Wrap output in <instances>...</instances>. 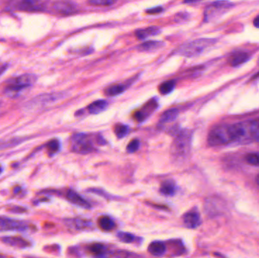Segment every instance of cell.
<instances>
[{
  "label": "cell",
  "instance_id": "cell-31",
  "mask_svg": "<svg viewBox=\"0 0 259 258\" xmlns=\"http://www.w3.org/2000/svg\"><path fill=\"white\" fill-rule=\"evenodd\" d=\"M253 139L259 144V118L252 120Z\"/></svg>",
  "mask_w": 259,
  "mask_h": 258
},
{
  "label": "cell",
  "instance_id": "cell-33",
  "mask_svg": "<svg viewBox=\"0 0 259 258\" xmlns=\"http://www.w3.org/2000/svg\"><path fill=\"white\" fill-rule=\"evenodd\" d=\"M114 1L112 0H93L90 1L89 3L93 5H100V6H109L114 3Z\"/></svg>",
  "mask_w": 259,
  "mask_h": 258
},
{
  "label": "cell",
  "instance_id": "cell-27",
  "mask_svg": "<svg viewBox=\"0 0 259 258\" xmlns=\"http://www.w3.org/2000/svg\"><path fill=\"white\" fill-rule=\"evenodd\" d=\"M117 237L121 242H124V243H131L135 240V236L128 232H119L117 234Z\"/></svg>",
  "mask_w": 259,
  "mask_h": 258
},
{
  "label": "cell",
  "instance_id": "cell-14",
  "mask_svg": "<svg viewBox=\"0 0 259 258\" xmlns=\"http://www.w3.org/2000/svg\"><path fill=\"white\" fill-rule=\"evenodd\" d=\"M2 241L4 243L6 244V245L17 247V248H20V249L27 248V247H29L30 245H31L29 242L21 237L8 236V237L2 238Z\"/></svg>",
  "mask_w": 259,
  "mask_h": 258
},
{
  "label": "cell",
  "instance_id": "cell-19",
  "mask_svg": "<svg viewBox=\"0 0 259 258\" xmlns=\"http://www.w3.org/2000/svg\"><path fill=\"white\" fill-rule=\"evenodd\" d=\"M160 192L167 196H172L176 192V185L172 181H166L161 184Z\"/></svg>",
  "mask_w": 259,
  "mask_h": 258
},
{
  "label": "cell",
  "instance_id": "cell-26",
  "mask_svg": "<svg viewBox=\"0 0 259 258\" xmlns=\"http://www.w3.org/2000/svg\"><path fill=\"white\" fill-rule=\"evenodd\" d=\"M129 132V127L124 124H117L114 127V133H115L116 137L118 139L123 138L127 135Z\"/></svg>",
  "mask_w": 259,
  "mask_h": 258
},
{
  "label": "cell",
  "instance_id": "cell-17",
  "mask_svg": "<svg viewBox=\"0 0 259 258\" xmlns=\"http://www.w3.org/2000/svg\"><path fill=\"white\" fill-rule=\"evenodd\" d=\"M109 107V103L105 100H97L93 102L87 108L90 114H98L106 111Z\"/></svg>",
  "mask_w": 259,
  "mask_h": 258
},
{
  "label": "cell",
  "instance_id": "cell-11",
  "mask_svg": "<svg viewBox=\"0 0 259 258\" xmlns=\"http://www.w3.org/2000/svg\"><path fill=\"white\" fill-rule=\"evenodd\" d=\"M157 107H158V103L155 99L150 100L148 103H147L144 107L141 109V110L139 111L136 112L135 117L136 120L139 122L144 121L147 120V117L156 110Z\"/></svg>",
  "mask_w": 259,
  "mask_h": 258
},
{
  "label": "cell",
  "instance_id": "cell-5",
  "mask_svg": "<svg viewBox=\"0 0 259 258\" xmlns=\"http://www.w3.org/2000/svg\"><path fill=\"white\" fill-rule=\"evenodd\" d=\"M175 140L172 146L173 154L181 158L189 153L192 133L187 130H178L174 133Z\"/></svg>",
  "mask_w": 259,
  "mask_h": 258
},
{
  "label": "cell",
  "instance_id": "cell-15",
  "mask_svg": "<svg viewBox=\"0 0 259 258\" xmlns=\"http://www.w3.org/2000/svg\"><path fill=\"white\" fill-rule=\"evenodd\" d=\"M148 251L153 256H162L166 252V245L162 242L155 241V242L150 244L148 248Z\"/></svg>",
  "mask_w": 259,
  "mask_h": 258
},
{
  "label": "cell",
  "instance_id": "cell-34",
  "mask_svg": "<svg viewBox=\"0 0 259 258\" xmlns=\"http://www.w3.org/2000/svg\"><path fill=\"white\" fill-rule=\"evenodd\" d=\"M163 8L161 7H156V8H149V9L147 10V13L151 14V15H154V14L161 13L162 12Z\"/></svg>",
  "mask_w": 259,
  "mask_h": 258
},
{
  "label": "cell",
  "instance_id": "cell-21",
  "mask_svg": "<svg viewBox=\"0 0 259 258\" xmlns=\"http://www.w3.org/2000/svg\"><path fill=\"white\" fill-rule=\"evenodd\" d=\"M248 59H249V54L243 52H236L234 55H232L230 65L233 67L240 66L247 62Z\"/></svg>",
  "mask_w": 259,
  "mask_h": 258
},
{
  "label": "cell",
  "instance_id": "cell-12",
  "mask_svg": "<svg viewBox=\"0 0 259 258\" xmlns=\"http://www.w3.org/2000/svg\"><path fill=\"white\" fill-rule=\"evenodd\" d=\"M53 12L62 15H69L76 12V5L73 2H66V1H58L52 2L50 6Z\"/></svg>",
  "mask_w": 259,
  "mask_h": 258
},
{
  "label": "cell",
  "instance_id": "cell-3",
  "mask_svg": "<svg viewBox=\"0 0 259 258\" xmlns=\"http://www.w3.org/2000/svg\"><path fill=\"white\" fill-rule=\"evenodd\" d=\"M36 80L37 77L35 74H26L21 75L18 77L10 80L5 86L4 91L5 94L9 96H18L25 89L33 86Z\"/></svg>",
  "mask_w": 259,
  "mask_h": 258
},
{
  "label": "cell",
  "instance_id": "cell-20",
  "mask_svg": "<svg viewBox=\"0 0 259 258\" xmlns=\"http://www.w3.org/2000/svg\"><path fill=\"white\" fill-rule=\"evenodd\" d=\"M178 114H179V111H178V109H169L161 114V118L159 120L160 123L165 124V123H171V122L176 120L177 117H178Z\"/></svg>",
  "mask_w": 259,
  "mask_h": 258
},
{
  "label": "cell",
  "instance_id": "cell-16",
  "mask_svg": "<svg viewBox=\"0 0 259 258\" xmlns=\"http://www.w3.org/2000/svg\"><path fill=\"white\" fill-rule=\"evenodd\" d=\"M161 33V30L158 27H149L144 29L139 30L136 32V36L139 39H144L149 37L156 36Z\"/></svg>",
  "mask_w": 259,
  "mask_h": 258
},
{
  "label": "cell",
  "instance_id": "cell-18",
  "mask_svg": "<svg viewBox=\"0 0 259 258\" xmlns=\"http://www.w3.org/2000/svg\"><path fill=\"white\" fill-rule=\"evenodd\" d=\"M164 46L163 42L160 41H148L144 42L137 46V49L141 52H148V51L155 50Z\"/></svg>",
  "mask_w": 259,
  "mask_h": 258
},
{
  "label": "cell",
  "instance_id": "cell-37",
  "mask_svg": "<svg viewBox=\"0 0 259 258\" xmlns=\"http://www.w3.org/2000/svg\"><path fill=\"white\" fill-rule=\"evenodd\" d=\"M256 183H257L258 185H259V174L256 177Z\"/></svg>",
  "mask_w": 259,
  "mask_h": 258
},
{
  "label": "cell",
  "instance_id": "cell-4",
  "mask_svg": "<svg viewBox=\"0 0 259 258\" xmlns=\"http://www.w3.org/2000/svg\"><path fill=\"white\" fill-rule=\"evenodd\" d=\"M213 42L212 39H200L186 42L180 46L175 50V54L183 55L185 57H195L196 55H200L206 48L209 47Z\"/></svg>",
  "mask_w": 259,
  "mask_h": 258
},
{
  "label": "cell",
  "instance_id": "cell-9",
  "mask_svg": "<svg viewBox=\"0 0 259 258\" xmlns=\"http://www.w3.org/2000/svg\"><path fill=\"white\" fill-rule=\"evenodd\" d=\"M230 3L225 2H216L212 3L206 8L205 12V19L206 21L213 19L215 17L224 12L225 10L230 8Z\"/></svg>",
  "mask_w": 259,
  "mask_h": 258
},
{
  "label": "cell",
  "instance_id": "cell-2",
  "mask_svg": "<svg viewBox=\"0 0 259 258\" xmlns=\"http://www.w3.org/2000/svg\"><path fill=\"white\" fill-rule=\"evenodd\" d=\"M234 142L233 126L222 124L214 127L208 137V143L212 147H219Z\"/></svg>",
  "mask_w": 259,
  "mask_h": 258
},
{
  "label": "cell",
  "instance_id": "cell-25",
  "mask_svg": "<svg viewBox=\"0 0 259 258\" xmlns=\"http://www.w3.org/2000/svg\"><path fill=\"white\" fill-rule=\"evenodd\" d=\"M175 81L174 80H168L161 83L159 86V92L162 95H168L175 89Z\"/></svg>",
  "mask_w": 259,
  "mask_h": 258
},
{
  "label": "cell",
  "instance_id": "cell-13",
  "mask_svg": "<svg viewBox=\"0 0 259 258\" xmlns=\"http://www.w3.org/2000/svg\"><path fill=\"white\" fill-rule=\"evenodd\" d=\"M68 200L71 201L72 203L74 204V205H77V206L81 207V208H85V209H89L91 208V205L89 203L88 201H86V199L80 196L78 193L76 192H74L72 190H69V192H67Z\"/></svg>",
  "mask_w": 259,
  "mask_h": 258
},
{
  "label": "cell",
  "instance_id": "cell-10",
  "mask_svg": "<svg viewBox=\"0 0 259 258\" xmlns=\"http://www.w3.org/2000/svg\"><path fill=\"white\" fill-rule=\"evenodd\" d=\"M183 221L186 227L189 229H196L202 223L200 215L196 210L188 211L183 217Z\"/></svg>",
  "mask_w": 259,
  "mask_h": 258
},
{
  "label": "cell",
  "instance_id": "cell-7",
  "mask_svg": "<svg viewBox=\"0 0 259 258\" xmlns=\"http://www.w3.org/2000/svg\"><path fill=\"white\" fill-rule=\"evenodd\" d=\"M31 228L32 227H31V225L24 221L7 218H0V232H5V231L24 232L31 229Z\"/></svg>",
  "mask_w": 259,
  "mask_h": 258
},
{
  "label": "cell",
  "instance_id": "cell-23",
  "mask_svg": "<svg viewBox=\"0 0 259 258\" xmlns=\"http://www.w3.org/2000/svg\"><path fill=\"white\" fill-rule=\"evenodd\" d=\"M71 225L74 226L76 229H87L89 228L93 227V223L90 221H86L82 219L70 220Z\"/></svg>",
  "mask_w": 259,
  "mask_h": 258
},
{
  "label": "cell",
  "instance_id": "cell-40",
  "mask_svg": "<svg viewBox=\"0 0 259 258\" xmlns=\"http://www.w3.org/2000/svg\"><path fill=\"white\" fill-rule=\"evenodd\" d=\"M0 258H1V256H0Z\"/></svg>",
  "mask_w": 259,
  "mask_h": 258
},
{
  "label": "cell",
  "instance_id": "cell-35",
  "mask_svg": "<svg viewBox=\"0 0 259 258\" xmlns=\"http://www.w3.org/2000/svg\"><path fill=\"white\" fill-rule=\"evenodd\" d=\"M254 25L255 27H256V28H259V15L255 18Z\"/></svg>",
  "mask_w": 259,
  "mask_h": 258
},
{
  "label": "cell",
  "instance_id": "cell-6",
  "mask_svg": "<svg viewBox=\"0 0 259 258\" xmlns=\"http://www.w3.org/2000/svg\"><path fill=\"white\" fill-rule=\"evenodd\" d=\"M233 131L234 142L240 143H249L253 141L252 120L233 124Z\"/></svg>",
  "mask_w": 259,
  "mask_h": 258
},
{
  "label": "cell",
  "instance_id": "cell-39",
  "mask_svg": "<svg viewBox=\"0 0 259 258\" xmlns=\"http://www.w3.org/2000/svg\"><path fill=\"white\" fill-rule=\"evenodd\" d=\"M258 63H259V62H258Z\"/></svg>",
  "mask_w": 259,
  "mask_h": 258
},
{
  "label": "cell",
  "instance_id": "cell-36",
  "mask_svg": "<svg viewBox=\"0 0 259 258\" xmlns=\"http://www.w3.org/2000/svg\"><path fill=\"white\" fill-rule=\"evenodd\" d=\"M20 190H21V188H20L19 186H16L15 188H14V193L17 194L18 193V192H20Z\"/></svg>",
  "mask_w": 259,
  "mask_h": 258
},
{
  "label": "cell",
  "instance_id": "cell-24",
  "mask_svg": "<svg viewBox=\"0 0 259 258\" xmlns=\"http://www.w3.org/2000/svg\"><path fill=\"white\" fill-rule=\"evenodd\" d=\"M99 226L103 230L111 231L115 227V223L109 217H102L99 219Z\"/></svg>",
  "mask_w": 259,
  "mask_h": 258
},
{
  "label": "cell",
  "instance_id": "cell-38",
  "mask_svg": "<svg viewBox=\"0 0 259 258\" xmlns=\"http://www.w3.org/2000/svg\"><path fill=\"white\" fill-rule=\"evenodd\" d=\"M2 167H0V174L2 173Z\"/></svg>",
  "mask_w": 259,
  "mask_h": 258
},
{
  "label": "cell",
  "instance_id": "cell-32",
  "mask_svg": "<svg viewBox=\"0 0 259 258\" xmlns=\"http://www.w3.org/2000/svg\"><path fill=\"white\" fill-rule=\"evenodd\" d=\"M140 143L139 140H132L131 143H129L127 147V151L128 153H134L137 151L140 148Z\"/></svg>",
  "mask_w": 259,
  "mask_h": 258
},
{
  "label": "cell",
  "instance_id": "cell-28",
  "mask_svg": "<svg viewBox=\"0 0 259 258\" xmlns=\"http://www.w3.org/2000/svg\"><path fill=\"white\" fill-rule=\"evenodd\" d=\"M89 251L90 253L95 255H102L106 252V248L101 244H93L89 247Z\"/></svg>",
  "mask_w": 259,
  "mask_h": 258
},
{
  "label": "cell",
  "instance_id": "cell-29",
  "mask_svg": "<svg viewBox=\"0 0 259 258\" xmlns=\"http://www.w3.org/2000/svg\"><path fill=\"white\" fill-rule=\"evenodd\" d=\"M245 159L250 165L259 167V153H250L246 156Z\"/></svg>",
  "mask_w": 259,
  "mask_h": 258
},
{
  "label": "cell",
  "instance_id": "cell-1",
  "mask_svg": "<svg viewBox=\"0 0 259 258\" xmlns=\"http://www.w3.org/2000/svg\"><path fill=\"white\" fill-rule=\"evenodd\" d=\"M95 143L104 145L106 141L100 135L87 133H76L71 140L72 151L81 154L93 152L95 150Z\"/></svg>",
  "mask_w": 259,
  "mask_h": 258
},
{
  "label": "cell",
  "instance_id": "cell-30",
  "mask_svg": "<svg viewBox=\"0 0 259 258\" xmlns=\"http://www.w3.org/2000/svg\"><path fill=\"white\" fill-rule=\"evenodd\" d=\"M60 148V143L58 140H53L47 144L48 152L50 154H56Z\"/></svg>",
  "mask_w": 259,
  "mask_h": 258
},
{
  "label": "cell",
  "instance_id": "cell-8",
  "mask_svg": "<svg viewBox=\"0 0 259 258\" xmlns=\"http://www.w3.org/2000/svg\"><path fill=\"white\" fill-rule=\"evenodd\" d=\"M14 8L25 12H40L47 9L46 2L40 1H21L15 2Z\"/></svg>",
  "mask_w": 259,
  "mask_h": 258
},
{
  "label": "cell",
  "instance_id": "cell-22",
  "mask_svg": "<svg viewBox=\"0 0 259 258\" xmlns=\"http://www.w3.org/2000/svg\"><path fill=\"white\" fill-rule=\"evenodd\" d=\"M127 89V86L125 84H116L113 85V86H110L105 90V93H106L107 96H118V95L124 93Z\"/></svg>",
  "mask_w": 259,
  "mask_h": 258
}]
</instances>
